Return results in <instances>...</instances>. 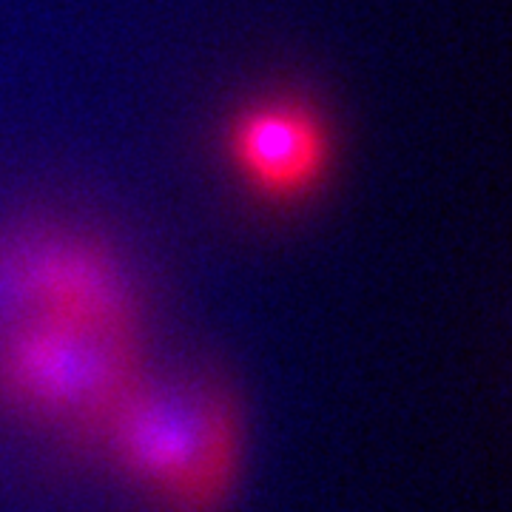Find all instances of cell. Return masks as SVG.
I'll return each mask as SVG.
<instances>
[{"mask_svg":"<svg viewBox=\"0 0 512 512\" xmlns=\"http://www.w3.org/2000/svg\"><path fill=\"white\" fill-rule=\"evenodd\" d=\"M94 444L157 512H222L245 473L248 416L214 370L148 367Z\"/></svg>","mask_w":512,"mask_h":512,"instance_id":"cell-1","label":"cell"},{"mask_svg":"<svg viewBox=\"0 0 512 512\" xmlns=\"http://www.w3.org/2000/svg\"><path fill=\"white\" fill-rule=\"evenodd\" d=\"M146 370L140 325L20 319L0 328V407L49 433L94 444Z\"/></svg>","mask_w":512,"mask_h":512,"instance_id":"cell-2","label":"cell"},{"mask_svg":"<svg viewBox=\"0 0 512 512\" xmlns=\"http://www.w3.org/2000/svg\"><path fill=\"white\" fill-rule=\"evenodd\" d=\"M20 319L140 325V302L126 265L97 239L37 228L0 237V328Z\"/></svg>","mask_w":512,"mask_h":512,"instance_id":"cell-3","label":"cell"},{"mask_svg":"<svg viewBox=\"0 0 512 512\" xmlns=\"http://www.w3.org/2000/svg\"><path fill=\"white\" fill-rule=\"evenodd\" d=\"M234 168L259 197L302 200L328 168V131L319 114L293 97H265L239 111L228 128Z\"/></svg>","mask_w":512,"mask_h":512,"instance_id":"cell-4","label":"cell"}]
</instances>
